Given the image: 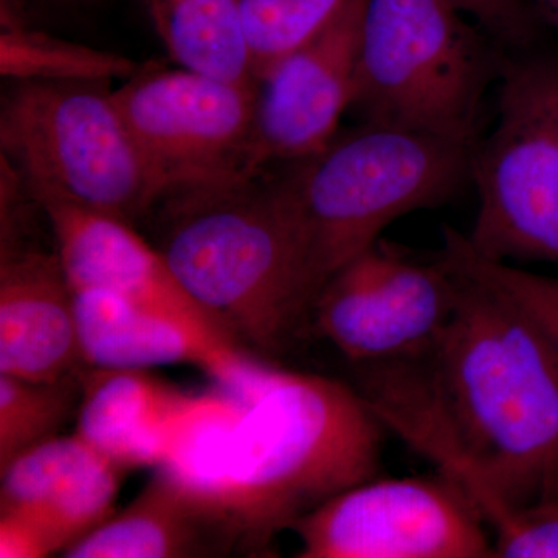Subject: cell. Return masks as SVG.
<instances>
[{"label":"cell","mask_w":558,"mask_h":558,"mask_svg":"<svg viewBox=\"0 0 558 558\" xmlns=\"http://www.w3.org/2000/svg\"><path fill=\"white\" fill-rule=\"evenodd\" d=\"M32 199L49 219L54 253L73 289L100 290L204 332L236 341L191 299L160 250L143 240L130 222L57 197Z\"/></svg>","instance_id":"7c38bea8"},{"label":"cell","mask_w":558,"mask_h":558,"mask_svg":"<svg viewBox=\"0 0 558 558\" xmlns=\"http://www.w3.org/2000/svg\"><path fill=\"white\" fill-rule=\"evenodd\" d=\"M0 146L31 197L130 223L168 197L106 83L14 81L0 109Z\"/></svg>","instance_id":"8992f818"},{"label":"cell","mask_w":558,"mask_h":558,"mask_svg":"<svg viewBox=\"0 0 558 558\" xmlns=\"http://www.w3.org/2000/svg\"><path fill=\"white\" fill-rule=\"evenodd\" d=\"M495 90L494 128L472 150L478 211L465 240L481 258L558 266V58L508 53Z\"/></svg>","instance_id":"52a82bcc"},{"label":"cell","mask_w":558,"mask_h":558,"mask_svg":"<svg viewBox=\"0 0 558 558\" xmlns=\"http://www.w3.org/2000/svg\"><path fill=\"white\" fill-rule=\"evenodd\" d=\"M444 258L459 282L447 328L416 357L360 366L355 389L475 506L497 556L526 506L558 498V344L519 304Z\"/></svg>","instance_id":"6da1fadb"},{"label":"cell","mask_w":558,"mask_h":558,"mask_svg":"<svg viewBox=\"0 0 558 558\" xmlns=\"http://www.w3.org/2000/svg\"><path fill=\"white\" fill-rule=\"evenodd\" d=\"M80 389L73 376L33 381L0 374V468L22 451L60 435Z\"/></svg>","instance_id":"ffe728a7"},{"label":"cell","mask_w":558,"mask_h":558,"mask_svg":"<svg viewBox=\"0 0 558 558\" xmlns=\"http://www.w3.org/2000/svg\"><path fill=\"white\" fill-rule=\"evenodd\" d=\"M157 32L179 68L258 84L240 0H148Z\"/></svg>","instance_id":"ac0fdd59"},{"label":"cell","mask_w":558,"mask_h":558,"mask_svg":"<svg viewBox=\"0 0 558 558\" xmlns=\"http://www.w3.org/2000/svg\"><path fill=\"white\" fill-rule=\"evenodd\" d=\"M442 253L459 269L519 304L558 344V278L481 258L470 248L465 234L450 227L444 229Z\"/></svg>","instance_id":"7402d4cb"},{"label":"cell","mask_w":558,"mask_h":558,"mask_svg":"<svg viewBox=\"0 0 558 558\" xmlns=\"http://www.w3.org/2000/svg\"><path fill=\"white\" fill-rule=\"evenodd\" d=\"M81 365L75 290L57 253L2 247L0 374L57 381Z\"/></svg>","instance_id":"2e32d148"},{"label":"cell","mask_w":558,"mask_h":558,"mask_svg":"<svg viewBox=\"0 0 558 558\" xmlns=\"http://www.w3.org/2000/svg\"><path fill=\"white\" fill-rule=\"evenodd\" d=\"M486 523L451 481L368 480L296 521L301 558H483Z\"/></svg>","instance_id":"30bf717a"},{"label":"cell","mask_w":558,"mask_h":558,"mask_svg":"<svg viewBox=\"0 0 558 558\" xmlns=\"http://www.w3.org/2000/svg\"><path fill=\"white\" fill-rule=\"evenodd\" d=\"M0 472V515L31 529L51 556L116 512L124 470L73 433L22 451Z\"/></svg>","instance_id":"5bb4252c"},{"label":"cell","mask_w":558,"mask_h":558,"mask_svg":"<svg viewBox=\"0 0 558 558\" xmlns=\"http://www.w3.org/2000/svg\"><path fill=\"white\" fill-rule=\"evenodd\" d=\"M259 174L167 197L171 220L159 250L220 328L271 355L310 322L314 295L284 172Z\"/></svg>","instance_id":"3957f363"},{"label":"cell","mask_w":558,"mask_h":558,"mask_svg":"<svg viewBox=\"0 0 558 558\" xmlns=\"http://www.w3.org/2000/svg\"><path fill=\"white\" fill-rule=\"evenodd\" d=\"M458 290L440 250L422 258L379 240L326 282L310 322L355 365L398 362L435 344L457 310Z\"/></svg>","instance_id":"9c48e42d"},{"label":"cell","mask_w":558,"mask_h":558,"mask_svg":"<svg viewBox=\"0 0 558 558\" xmlns=\"http://www.w3.org/2000/svg\"><path fill=\"white\" fill-rule=\"evenodd\" d=\"M140 70L130 58L54 38L31 27L20 14V0H2L0 72L13 81L106 83L126 81Z\"/></svg>","instance_id":"d6986e66"},{"label":"cell","mask_w":558,"mask_h":558,"mask_svg":"<svg viewBox=\"0 0 558 558\" xmlns=\"http://www.w3.org/2000/svg\"><path fill=\"white\" fill-rule=\"evenodd\" d=\"M385 427L357 389L271 368L252 396L209 418L186 483L222 509L250 548L376 478Z\"/></svg>","instance_id":"7a4b0ae2"},{"label":"cell","mask_w":558,"mask_h":558,"mask_svg":"<svg viewBox=\"0 0 558 558\" xmlns=\"http://www.w3.org/2000/svg\"><path fill=\"white\" fill-rule=\"evenodd\" d=\"M81 379L75 433L124 472L163 468L216 395L182 391L148 369L87 366Z\"/></svg>","instance_id":"9a60e30c"},{"label":"cell","mask_w":558,"mask_h":558,"mask_svg":"<svg viewBox=\"0 0 558 558\" xmlns=\"http://www.w3.org/2000/svg\"><path fill=\"white\" fill-rule=\"evenodd\" d=\"M508 51L449 0H368L351 112L475 146Z\"/></svg>","instance_id":"5b68a950"},{"label":"cell","mask_w":558,"mask_h":558,"mask_svg":"<svg viewBox=\"0 0 558 558\" xmlns=\"http://www.w3.org/2000/svg\"><path fill=\"white\" fill-rule=\"evenodd\" d=\"M75 306L81 357L89 368L193 365L241 398L253 395L271 369L236 341L100 290H75Z\"/></svg>","instance_id":"4fadbf2b"},{"label":"cell","mask_w":558,"mask_h":558,"mask_svg":"<svg viewBox=\"0 0 558 558\" xmlns=\"http://www.w3.org/2000/svg\"><path fill=\"white\" fill-rule=\"evenodd\" d=\"M531 3L537 10L546 27H553L558 32V0H531Z\"/></svg>","instance_id":"cb8c5ba5"},{"label":"cell","mask_w":558,"mask_h":558,"mask_svg":"<svg viewBox=\"0 0 558 558\" xmlns=\"http://www.w3.org/2000/svg\"><path fill=\"white\" fill-rule=\"evenodd\" d=\"M244 543L230 517L165 469L126 508L62 553L68 558L216 557Z\"/></svg>","instance_id":"e0dca14e"},{"label":"cell","mask_w":558,"mask_h":558,"mask_svg":"<svg viewBox=\"0 0 558 558\" xmlns=\"http://www.w3.org/2000/svg\"><path fill=\"white\" fill-rule=\"evenodd\" d=\"M473 146L360 121L315 156L284 165L314 303L349 260L417 209L453 199L470 180ZM314 306V304H312Z\"/></svg>","instance_id":"277c9868"},{"label":"cell","mask_w":558,"mask_h":558,"mask_svg":"<svg viewBox=\"0 0 558 558\" xmlns=\"http://www.w3.org/2000/svg\"><path fill=\"white\" fill-rule=\"evenodd\" d=\"M508 53L538 49L546 24L531 0H449Z\"/></svg>","instance_id":"603a6c76"},{"label":"cell","mask_w":558,"mask_h":558,"mask_svg":"<svg viewBox=\"0 0 558 558\" xmlns=\"http://www.w3.org/2000/svg\"><path fill=\"white\" fill-rule=\"evenodd\" d=\"M366 2L348 0L325 28L260 76L253 171L310 159L336 137L354 100Z\"/></svg>","instance_id":"8fae6325"},{"label":"cell","mask_w":558,"mask_h":558,"mask_svg":"<svg viewBox=\"0 0 558 558\" xmlns=\"http://www.w3.org/2000/svg\"><path fill=\"white\" fill-rule=\"evenodd\" d=\"M113 97L168 197L259 174L250 163L258 84L140 69Z\"/></svg>","instance_id":"ba28073f"},{"label":"cell","mask_w":558,"mask_h":558,"mask_svg":"<svg viewBox=\"0 0 558 558\" xmlns=\"http://www.w3.org/2000/svg\"><path fill=\"white\" fill-rule=\"evenodd\" d=\"M348 0H240L253 72L258 81L290 51L325 28Z\"/></svg>","instance_id":"44dd1931"}]
</instances>
